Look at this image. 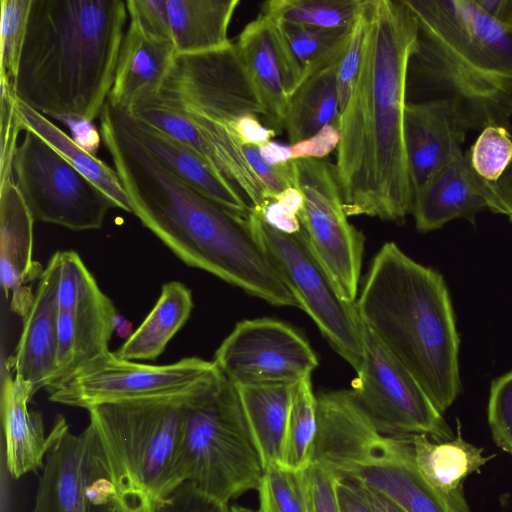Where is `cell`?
<instances>
[{
	"label": "cell",
	"instance_id": "1",
	"mask_svg": "<svg viewBox=\"0 0 512 512\" xmlns=\"http://www.w3.org/2000/svg\"><path fill=\"white\" fill-rule=\"evenodd\" d=\"M361 66L338 120L335 172L346 215L402 223L413 186L404 136L416 22L405 0H367Z\"/></svg>",
	"mask_w": 512,
	"mask_h": 512
},
{
	"label": "cell",
	"instance_id": "2",
	"mask_svg": "<svg viewBox=\"0 0 512 512\" xmlns=\"http://www.w3.org/2000/svg\"><path fill=\"white\" fill-rule=\"evenodd\" d=\"M99 119L102 144L144 227L186 265L272 305L300 308L256 239L249 217L211 200L167 169L137 138L126 110L106 102Z\"/></svg>",
	"mask_w": 512,
	"mask_h": 512
},
{
	"label": "cell",
	"instance_id": "3",
	"mask_svg": "<svg viewBox=\"0 0 512 512\" xmlns=\"http://www.w3.org/2000/svg\"><path fill=\"white\" fill-rule=\"evenodd\" d=\"M405 2L417 27L407 102H443L466 132L510 129L512 34L475 0Z\"/></svg>",
	"mask_w": 512,
	"mask_h": 512
},
{
	"label": "cell",
	"instance_id": "4",
	"mask_svg": "<svg viewBox=\"0 0 512 512\" xmlns=\"http://www.w3.org/2000/svg\"><path fill=\"white\" fill-rule=\"evenodd\" d=\"M128 19L126 0H32L16 99L45 116L93 122L108 100Z\"/></svg>",
	"mask_w": 512,
	"mask_h": 512
},
{
	"label": "cell",
	"instance_id": "5",
	"mask_svg": "<svg viewBox=\"0 0 512 512\" xmlns=\"http://www.w3.org/2000/svg\"><path fill=\"white\" fill-rule=\"evenodd\" d=\"M355 304L362 323L443 414L460 392V339L442 275L387 242Z\"/></svg>",
	"mask_w": 512,
	"mask_h": 512
},
{
	"label": "cell",
	"instance_id": "6",
	"mask_svg": "<svg viewBox=\"0 0 512 512\" xmlns=\"http://www.w3.org/2000/svg\"><path fill=\"white\" fill-rule=\"evenodd\" d=\"M196 384L179 394L88 409L97 458L115 491L116 512H164L184 483L186 413Z\"/></svg>",
	"mask_w": 512,
	"mask_h": 512
},
{
	"label": "cell",
	"instance_id": "7",
	"mask_svg": "<svg viewBox=\"0 0 512 512\" xmlns=\"http://www.w3.org/2000/svg\"><path fill=\"white\" fill-rule=\"evenodd\" d=\"M181 471L184 482L226 504L260 483L264 470L238 389L217 366L191 393Z\"/></svg>",
	"mask_w": 512,
	"mask_h": 512
},
{
	"label": "cell",
	"instance_id": "8",
	"mask_svg": "<svg viewBox=\"0 0 512 512\" xmlns=\"http://www.w3.org/2000/svg\"><path fill=\"white\" fill-rule=\"evenodd\" d=\"M251 229L283 280L332 348L357 372L363 362L362 322L313 253L302 226L288 233L269 225L256 211Z\"/></svg>",
	"mask_w": 512,
	"mask_h": 512
},
{
	"label": "cell",
	"instance_id": "9",
	"mask_svg": "<svg viewBox=\"0 0 512 512\" xmlns=\"http://www.w3.org/2000/svg\"><path fill=\"white\" fill-rule=\"evenodd\" d=\"M152 99L181 114L196 128L227 129L247 114L267 117L234 42L218 50L177 55Z\"/></svg>",
	"mask_w": 512,
	"mask_h": 512
},
{
	"label": "cell",
	"instance_id": "10",
	"mask_svg": "<svg viewBox=\"0 0 512 512\" xmlns=\"http://www.w3.org/2000/svg\"><path fill=\"white\" fill-rule=\"evenodd\" d=\"M15 184L33 219L74 231L99 229L115 203L31 130L13 160Z\"/></svg>",
	"mask_w": 512,
	"mask_h": 512
},
{
	"label": "cell",
	"instance_id": "11",
	"mask_svg": "<svg viewBox=\"0 0 512 512\" xmlns=\"http://www.w3.org/2000/svg\"><path fill=\"white\" fill-rule=\"evenodd\" d=\"M293 162L296 188L303 196L297 217L309 245L340 295L355 303L364 236L348 221L335 166L320 158Z\"/></svg>",
	"mask_w": 512,
	"mask_h": 512
},
{
	"label": "cell",
	"instance_id": "12",
	"mask_svg": "<svg viewBox=\"0 0 512 512\" xmlns=\"http://www.w3.org/2000/svg\"><path fill=\"white\" fill-rule=\"evenodd\" d=\"M362 340L363 362L351 391L377 429L392 435L426 434L438 442L453 439L443 414L417 380L363 323Z\"/></svg>",
	"mask_w": 512,
	"mask_h": 512
},
{
	"label": "cell",
	"instance_id": "13",
	"mask_svg": "<svg viewBox=\"0 0 512 512\" xmlns=\"http://www.w3.org/2000/svg\"><path fill=\"white\" fill-rule=\"evenodd\" d=\"M215 367L213 361L198 357L148 365L108 351L46 390L51 402L88 410L104 403L183 393Z\"/></svg>",
	"mask_w": 512,
	"mask_h": 512
},
{
	"label": "cell",
	"instance_id": "14",
	"mask_svg": "<svg viewBox=\"0 0 512 512\" xmlns=\"http://www.w3.org/2000/svg\"><path fill=\"white\" fill-rule=\"evenodd\" d=\"M213 362L236 386L295 385L318 366L309 343L291 326L270 318L237 323Z\"/></svg>",
	"mask_w": 512,
	"mask_h": 512
},
{
	"label": "cell",
	"instance_id": "15",
	"mask_svg": "<svg viewBox=\"0 0 512 512\" xmlns=\"http://www.w3.org/2000/svg\"><path fill=\"white\" fill-rule=\"evenodd\" d=\"M60 257L58 344L50 386L109 351L118 317L78 253L60 251Z\"/></svg>",
	"mask_w": 512,
	"mask_h": 512
},
{
	"label": "cell",
	"instance_id": "16",
	"mask_svg": "<svg viewBox=\"0 0 512 512\" xmlns=\"http://www.w3.org/2000/svg\"><path fill=\"white\" fill-rule=\"evenodd\" d=\"M52 431L32 512H116L115 491L97 458L91 427L75 434L58 415Z\"/></svg>",
	"mask_w": 512,
	"mask_h": 512
},
{
	"label": "cell",
	"instance_id": "17",
	"mask_svg": "<svg viewBox=\"0 0 512 512\" xmlns=\"http://www.w3.org/2000/svg\"><path fill=\"white\" fill-rule=\"evenodd\" d=\"M483 210L506 214L497 196L496 183L475 171L467 150L414 193L411 214L417 230L429 232L456 218L472 220Z\"/></svg>",
	"mask_w": 512,
	"mask_h": 512
},
{
	"label": "cell",
	"instance_id": "18",
	"mask_svg": "<svg viewBox=\"0 0 512 512\" xmlns=\"http://www.w3.org/2000/svg\"><path fill=\"white\" fill-rule=\"evenodd\" d=\"M60 273L61 257L57 251L38 279L12 362L14 376L30 384L34 394L50 386L55 374Z\"/></svg>",
	"mask_w": 512,
	"mask_h": 512
},
{
	"label": "cell",
	"instance_id": "19",
	"mask_svg": "<svg viewBox=\"0 0 512 512\" xmlns=\"http://www.w3.org/2000/svg\"><path fill=\"white\" fill-rule=\"evenodd\" d=\"M34 221L15 180L0 184V278L11 311L22 318L33 302L32 284L44 270L33 260Z\"/></svg>",
	"mask_w": 512,
	"mask_h": 512
},
{
	"label": "cell",
	"instance_id": "20",
	"mask_svg": "<svg viewBox=\"0 0 512 512\" xmlns=\"http://www.w3.org/2000/svg\"><path fill=\"white\" fill-rule=\"evenodd\" d=\"M466 134L443 102L406 103L404 136L414 193L464 155Z\"/></svg>",
	"mask_w": 512,
	"mask_h": 512
},
{
	"label": "cell",
	"instance_id": "21",
	"mask_svg": "<svg viewBox=\"0 0 512 512\" xmlns=\"http://www.w3.org/2000/svg\"><path fill=\"white\" fill-rule=\"evenodd\" d=\"M234 43L266 109V122L274 130L283 129L285 111L296 90V83L273 21L259 13L244 27Z\"/></svg>",
	"mask_w": 512,
	"mask_h": 512
},
{
	"label": "cell",
	"instance_id": "22",
	"mask_svg": "<svg viewBox=\"0 0 512 512\" xmlns=\"http://www.w3.org/2000/svg\"><path fill=\"white\" fill-rule=\"evenodd\" d=\"M176 56L173 41L148 33L129 16L108 102L131 111L156 96Z\"/></svg>",
	"mask_w": 512,
	"mask_h": 512
},
{
	"label": "cell",
	"instance_id": "23",
	"mask_svg": "<svg viewBox=\"0 0 512 512\" xmlns=\"http://www.w3.org/2000/svg\"><path fill=\"white\" fill-rule=\"evenodd\" d=\"M34 395L30 384L3 373L1 416L5 458L14 479L43 468L54 438L52 429L48 435L45 434L41 414L28 408Z\"/></svg>",
	"mask_w": 512,
	"mask_h": 512
},
{
	"label": "cell",
	"instance_id": "24",
	"mask_svg": "<svg viewBox=\"0 0 512 512\" xmlns=\"http://www.w3.org/2000/svg\"><path fill=\"white\" fill-rule=\"evenodd\" d=\"M126 112L137 138L167 169L211 200L238 215L249 217L252 206L236 186L215 172L184 143L154 126L136 120Z\"/></svg>",
	"mask_w": 512,
	"mask_h": 512
},
{
	"label": "cell",
	"instance_id": "25",
	"mask_svg": "<svg viewBox=\"0 0 512 512\" xmlns=\"http://www.w3.org/2000/svg\"><path fill=\"white\" fill-rule=\"evenodd\" d=\"M426 434H411L416 467L423 479L462 512H471L464 494V482L494 458L484 455L462 437L457 420V434L448 441H432Z\"/></svg>",
	"mask_w": 512,
	"mask_h": 512
},
{
	"label": "cell",
	"instance_id": "26",
	"mask_svg": "<svg viewBox=\"0 0 512 512\" xmlns=\"http://www.w3.org/2000/svg\"><path fill=\"white\" fill-rule=\"evenodd\" d=\"M239 0H167L177 55L197 54L232 43L228 29Z\"/></svg>",
	"mask_w": 512,
	"mask_h": 512
},
{
	"label": "cell",
	"instance_id": "27",
	"mask_svg": "<svg viewBox=\"0 0 512 512\" xmlns=\"http://www.w3.org/2000/svg\"><path fill=\"white\" fill-rule=\"evenodd\" d=\"M263 470L281 464L294 385L236 386Z\"/></svg>",
	"mask_w": 512,
	"mask_h": 512
},
{
	"label": "cell",
	"instance_id": "28",
	"mask_svg": "<svg viewBox=\"0 0 512 512\" xmlns=\"http://www.w3.org/2000/svg\"><path fill=\"white\" fill-rule=\"evenodd\" d=\"M192 309V293L186 285L179 281L165 283L155 306L115 355L131 361L156 360L184 326Z\"/></svg>",
	"mask_w": 512,
	"mask_h": 512
},
{
	"label": "cell",
	"instance_id": "29",
	"mask_svg": "<svg viewBox=\"0 0 512 512\" xmlns=\"http://www.w3.org/2000/svg\"><path fill=\"white\" fill-rule=\"evenodd\" d=\"M270 19L290 65L296 90L317 72L340 61L352 28L323 29Z\"/></svg>",
	"mask_w": 512,
	"mask_h": 512
},
{
	"label": "cell",
	"instance_id": "30",
	"mask_svg": "<svg viewBox=\"0 0 512 512\" xmlns=\"http://www.w3.org/2000/svg\"><path fill=\"white\" fill-rule=\"evenodd\" d=\"M338 63L311 76L290 97L283 119L290 145L311 138L328 125L338 128Z\"/></svg>",
	"mask_w": 512,
	"mask_h": 512
},
{
	"label": "cell",
	"instance_id": "31",
	"mask_svg": "<svg viewBox=\"0 0 512 512\" xmlns=\"http://www.w3.org/2000/svg\"><path fill=\"white\" fill-rule=\"evenodd\" d=\"M17 110L24 131L31 130L38 134L74 168L106 194L118 209L132 213L128 197L115 169L83 150L70 136L48 120L45 115L18 100Z\"/></svg>",
	"mask_w": 512,
	"mask_h": 512
},
{
	"label": "cell",
	"instance_id": "32",
	"mask_svg": "<svg viewBox=\"0 0 512 512\" xmlns=\"http://www.w3.org/2000/svg\"><path fill=\"white\" fill-rule=\"evenodd\" d=\"M364 0H270L260 13L274 20L305 26L339 29L351 27Z\"/></svg>",
	"mask_w": 512,
	"mask_h": 512
},
{
	"label": "cell",
	"instance_id": "33",
	"mask_svg": "<svg viewBox=\"0 0 512 512\" xmlns=\"http://www.w3.org/2000/svg\"><path fill=\"white\" fill-rule=\"evenodd\" d=\"M317 395L311 376L293 388L282 465L293 470L306 469L313 460L317 432Z\"/></svg>",
	"mask_w": 512,
	"mask_h": 512
},
{
	"label": "cell",
	"instance_id": "34",
	"mask_svg": "<svg viewBox=\"0 0 512 512\" xmlns=\"http://www.w3.org/2000/svg\"><path fill=\"white\" fill-rule=\"evenodd\" d=\"M257 490L259 512H308L304 470L271 465L264 469Z\"/></svg>",
	"mask_w": 512,
	"mask_h": 512
},
{
	"label": "cell",
	"instance_id": "35",
	"mask_svg": "<svg viewBox=\"0 0 512 512\" xmlns=\"http://www.w3.org/2000/svg\"><path fill=\"white\" fill-rule=\"evenodd\" d=\"M32 0H1L0 77L14 83L25 42Z\"/></svg>",
	"mask_w": 512,
	"mask_h": 512
},
{
	"label": "cell",
	"instance_id": "36",
	"mask_svg": "<svg viewBox=\"0 0 512 512\" xmlns=\"http://www.w3.org/2000/svg\"><path fill=\"white\" fill-rule=\"evenodd\" d=\"M468 150L475 171L497 183L512 164V134L503 126H487Z\"/></svg>",
	"mask_w": 512,
	"mask_h": 512
},
{
	"label": "cell",
	"instance_id": "37",
	"mask_svg": "<svg viewBox=\"0 0 512 512\" xmlns=\"http://www.w3.org/2000/svg\"><path fill=\"white\" fill-rule=\"evenodd\" d=\"M0 184L14 179L13 160L19 133L24 130L12 83L0 77Z\"/></svg>",
	"mask_w": 512,
	"mask_h": 512
},
{
	"label": "cell",
	"instance_id": "38",
	"mask_svg": "<svg viewBox=\"0 0 512 512\" xmlns=\"http://www.w3.org/2000/svg\"><path fill=\"white\" fill-rule=\"evenodd\" d=\"M368 29L367 0L356 20L354 21L349 42L338 63L337 85L339 94L340 113L344 109L353 86L355 84L365 49V42Z\"/></svg>",
	"mask_w": 512,
	"mask_h": 512
},
{
	"label": "cell",
	"instance_id": "39",
	"mask_svg": "<svg viewBox=\"0 0 512 512\" xmlns=\"http://www.w3.org/2000/svg\"><path fill=\"white\" fill-rule=\"evenodd\" d=\"M487 414L495 444L512 455V371L493 381Z\"/></svg>",
	"mask_w": 512,
	"mask_h": 512
},
{
	"label": "cell",
	"instance_id": "40",
	"mask_svg": "<svg viewBox=\"0 0 512 512\" xmlns=\"http://www.w3.org/2000/svg\"><path fill=\"white\" fill-rule=\"evenodd\" d=\"M304 478L308 512H341L335 472L314 460L304 469Z\"/></svg>",
	"mask_w": 512,
	"mask_h": 512
},
{
	"label": "cell",
	"instance_id": "41",
	"mask_svg": "<svg viewBox=\"0 0 512 512\" xmlns=\"http://www.w3.org/2000/svg\"><path fill=\"white\" fill-rule=\"evenodd\" d=\"M242 148L248 164L266 188L268 200L274 199L288 188H296L293 160L271 164L262 158L258 146L243 145Z\"/></svg>",
	"mask_w": 512,
	"mask_h": 512
},
{
	"label": "cell",
	"instance_id": "42",
	"mask_svg": "<svg viewBox=\"0 0 512 512\" xmlns=\"http://www.w3.org/2000/svg\"><path fill=\"white\" fill-rule=\"evenodd\" d=\"M128 15L135 18L148 33L167 40L172 34L167 0H126Z\"/></svg>",
	"mask_w": 512,
	"mask_h": 512
},
{
	"label": "cell",
	"instance_id": "43",
	"mask_svg": "<svg viewBox=\"0 0 512 512\" xmlns=\"http://www.w3.org/2000/svg\"><path fill=\"white\" fill-rule=\"evenodd\" d=\"M164 512H230L229 505L185 481L169 497Z\"/></svg>",
	"mask_w": 512,
	"mask_h": 512
},
{
	"label": "cell",
	"instance_id": "44",
	"mask_svg": "<svg viewBox=\"0 0 512 512\" xmlns=\"http://www.w3.org/2000/svg\"><path fill=\"white\" fill-rule=\"evenodd\" d=\"M339 143V131L334 125L324 127L311 138L289 145L291 160L320 158L328 155Z\"/></svg>",
	"mask_w": 512,
	"mask_h": 512
},
{
	"label": "cell",
	"instance_id": "45",
	"mask_svg": "<svg viewBox=\"0 0 512 512\" xmlns=\"http://www.w3.org/2000/svg\"><path fill=\"white\" fill-rule=\"evenodd\" d=\"M243 145L262 146L275 137L276 130L264 126L257 115L247 114L234 120L226 129Z\"/></svg>",
	"mask_w": 512,
	"mask_h": 512
},
{
	"label": "cell",
	"instance_id": "46",
	"mask_svg": "<svg viewBox=\"0 0 512 512\" xmlns=\"http://www.w3.org/2000/svg\"><path fill=\"white\" fill-rule=\"evenodd\" d=\"M337 493L341 512H379L363 485L355 480L338 476Z\"/></svg>",
	"mask_w": 512,
	"mask_h": 512
},
{
	"label": "cell",
	"instance_id": "47",
	"mask_svg": "<svg viewBox=\"0 0 512 512\" xmlns=\"http://www.w3.org/2000/svg\"><path fill=\"white\" fill-rule=\"evenodd\" d=\"M54 119H57V121L69 128L71 138L76 144L89 154L96 156L102 143V138L100 130H97L92 121L79 115H61Z\"/></svg>",
	"mask_w": 512,
	"mask_h": 512
},
{
	"label": "cell",
	"instance_id": "48",
	"mask_svg": "<svg viewBox=\"0 0 512 512\" xmlns=\"http://www.w3.org/2000/svg\"><path fill=\"white\" fill-rule=\"evenodd\" d=\"M478 6L512 34V0H475Z\"/></svg>",
	"mask_w": 512,
	"mask_h": 512
},
{
	"label": "cell",
	"instance_id": "49",
	"mask_svg": "<svg viewBox=\"0 0 512 512\" xmlns=\"http://www.w3.org/2000/svg\"><path fill=\"white\" fill-rule=\"evenodd\" d=\"M259 150L262 158L271 164H279L291 161L289 145L270 141L260 146Z\"/></svg>",
	"mask_w": 512,
	"mask_h": 512
},
{
	"label": "cell",
	"instance_id": "50",
	"mask_svg": "<svg viewBox=\"0 0 512 512\" xmlns=\"http://www.w3.org/2000/svg\"><path fill=\"white\" fill-rule=\"evenodd\" d=\"M496 191L499 200L505 208V215L512 222V164L496 183Z\"/></svg>",
	"mask_w": 512,
	"mask_h": 512
},
{
	"label": "cell",
	"instance_id": "51",
	"mask_svg": "<svg viewBox=\"0 0 512 512\" xmlns=\"http://www.w3.org/2000/svg\"><path fill=\"white\" fill-rule=\"evenodd\" d=\"M365 488L368 496L374 503V505L377 507L379 512H403L398 507H396L393 503H391L389 500L381 496L380 494L370 490L366 486L363 485Z\"/></svg>",
	"mask_w": 512,
	"mask_h": 512
},
{
	"label": "cell",
	"instance_id": "52",
	"mask_svg": "<svg viewBox=\"0 0 512 512\" xmlns=\"http://www.w3.org/2000/svg\"><path fill=\"white\" fill-rule=\"evenodd\" d=\"M229 509H230V512H259V511H255L253 509L243 507V506H238V505L229 506Z\"/></svg>",
	"mask_w": 512,
	"mask_h": 512
}]
</instances>
